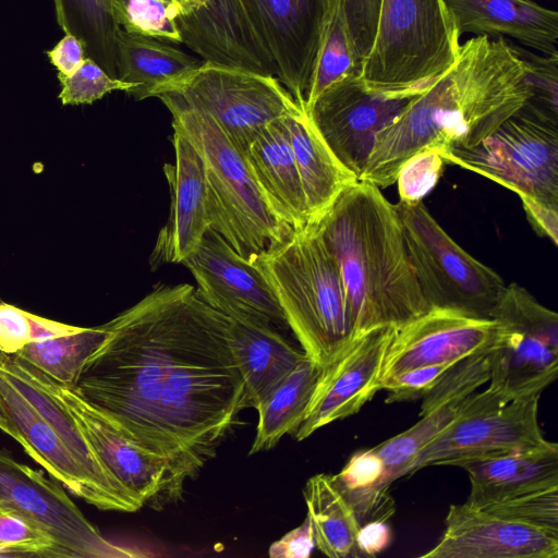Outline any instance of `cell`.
<instances>
[{
    "label": "cell",
    "instance_id": "4dcf8cb0",
    "mask_svg": "<svg viewBox=\"0 0 558 558\" xmlns=\"http://www.w3.org/2000/svg\"><path fill=\"white\" fill-rule=\"evenodd\" d=\"M53 4L62 31L78 38L86 56L118 78L116 44L121 27L111 0H53Z\"/></svg>",
    "mask_w": 558,
    "mask_h": 558
},
{
    "label": "cell",
    "instance_id": "9c48e42d",
    "mask_svg": "<svg viewBox=\"0 0 558 558\" xmlns=\"http://www.w3.org/2000/svg\"><path fill=\"white\" fill-rule=\"evenodd\" d=\"M497 333L489 386L509 402L543 392L558 375V315L517 282L506 284L492 313Z\"/></svg>",
    "mask_w": 558,
    "mask_h": 558
},
{
    "label": "cell",
    "instance_id": "2e32d148",
    "mask_svg": "<svg viewBox=\"0 0 558 558\" xmlns=\"http://www.w3.org/2000/svg\"><path fill=\"white\" fill-rule=\"evenodd\" d=\"M393 330L395 326H380L355 336L322 367L303 422L294 434L298 440L357 413L380 390V371Z\"/></svg>",
    "mask_w": 558,
    "mask_h": 558
},
{
    "label": "cell",
    "instance_id": "e0dca14e",
    "mask_svg": "<svg viewBox=\"0 0 558 558\" xmlns=\"http://www.w3.org/2000/svg\"><path fill=\"white\" fill-rule=\"evenodd\" d=\"M47 380L83 430L102 464L130 496L142 507L166 505L170 474L168 461L123 435L74 387L59 384L48 376Z\"/></svg>",
    "mask_w": 558,
    "mask_h": 558
},
{
    "label": "cell",
    "instance_id": "f907efd6",
    "mask_svg": "<svg viewBox=\"0 0 558 558\" xmlns=\"http://www.w3.org/2000/svg\"><path fill=\"white\" fill-rule=\"evenodd\" d=\"M0 429L3 430L9 436H11L24 449V447H25L24 441H23L21 435L19 434L17 429L13 425L12 421L5 413L4 408L1 404V401H0Z\"/></svg>",
    "mask_w": 558,
    "mask_h": 558
},
{
    "label": "cell",
    "instance_id": "e575fe53",
    "mask_svg": "<svg viewBox=\"0 0 558 558\" xmlns=\"http://www.w3.org/2000/svg\"><path fill=\"white\" fill-rule=\"evenodd\" d=\"M474 393L420 416V421L410 428L373 447L384 463L390 485L411 474L417 452L468 409Z\"/></svg>",
    "mask_w": 558,
    "mask_h": 558
},
{
    "label": "cell",
    "instance_id": "ffe728a7",
    "mask_svg": "<svg viewBox=\"0 0 558 558\" xmlns=\"http://www.w3.org/2000/svg\"><path fill=\"white\" fill-rule=\"evenodd\" d=\"M422 558H557L558 536L469 504L451 505L439 542Z\"/></svg>",
    "mask_w": 558,
    "mask_h": 558
},
{
    "label": "cell",
    "instance_id": "30bf717a",
    "mask_svg": "<svg viewBox=\"0 0 558 558\" xmlns=\"http://www.w3.org/2000/svg\"><path fill=\"white\" fill-rule=\"evenodd\" d=\"M165 94L207 113L242 156L268 124L304 108L275 75L208 62Z\"/></svg>",
    "mask_w": 558,
    "mask_h": 558
},
{
    "label": "cell",
    "instance_id": "7c38bea8",
    "mask_svg": "<svg viewBox=\"0 0 558 558\" xmlns=\"http://www.w3.org/2000/svg\"><path fill=\"white\" fill-rule=\"evenodd\" d=\"M0 507L47 531L68 558L134 557L106 539L70 498L62 484L0 450Z\"/></svg>",
    "mask_w": 558,
    "mask_h": 558
},
{
    "label": "cell",
    "instance_id": "7a4b0ae2",
    "mask_svg": "<svg viewBox=\"0 0 558 558\" xmlns=\"http://www.w3.org/2000/svg\"><path fill=\"white\" fill-rule=\"evenodd\" d=\"M523 60L504 37L475 36L461 44L451 68L375 136L359 180L395 184L401 165L421 149L439 154L470 148L493 134L527 101Z\"/></svg>",
    "mask_w": 558,
    "mask_h": 558
},
{
    "label": "cell",
    "instance_id": "d6986e66",
    "mask_svg": "<svg viewBox=\"0 0 558 558\" xmlns=\"http://www.w3.org/2000/svg\"><path fill=\"white\" fill-rule=\"evenodd\" d=\"M182 44L204 62L276 75L275 63L254 32L241 0H172Z\"/></svg>",
    "mask_w": 558,
    "mask_h": 558
},
{
    "label": "cell",
    "instance_id": "44dd1931",
    "mask_svg": "<svg viewBox=\"0 0 558 558\" xmlns=\"http://www.w3.org/2000/svg\"><path fill=\"white\" fill-rule=\"evenodd\" d=\"M174 163H166L171 204L160 229L149 264H182L199 246L210 227L202 159L192 143L173 130Z\"/></svg>",
    "mask_w": 558,
    "mask_h": 558
},
{
    "label": "cell",
    "instance_id": "3957f363",
    "mask_svg": "<svg viewBox=\"0 0 558 558\" xmlns=\"http://www.w3.org/2000/svg\"><path fill=\"white\" fill-rule=\"evenodd\" d=\"M345 289L353 338L398 327L429 306L412 267L396 204L357 180L315 223Z\"/></svg>",
    "mask_w": 558,
    "mask_h": 558
},
{
    "label": "cell",
    "instance_id": "7dc6e473",
    "mask_svg": "<svg viewBox=\"0 0 558 558\" xmlns=\"http://www.w3.org/2000/svg\"><path fill=\"white\" fill-rule=\"evenodd\" d=\"M47 57L58 70V75L69 76L82 65L87 56L82 41L71 34H65L47 51Z\"/></svg>",
    "mask_w": 558,
    "mask_h": 558
},
{
    "label": "cell",
    "instance_id": "5b68a950",
    "mask_svg": "<svg viewBox=\"0 0 558 558\" xmlns=\"http://www.w3.org/2000/svg\"><path fill=\"white\" fill-rule=\"evenodd\" d=\"M157 98L202 159L210 227L246 259L286 239L293 230L267 206L244 157L217 123L168 94Z\"/></svg>",
    "mask_w": 558,
    "mask_h": 558
},
{
    "label": "cell",
    "instance_id": "836d02e7",
    "mask_svg": "<svg viewBox=\"0 0 558 558\" xmlns=\"http://www.w3.org/2000/svg\"><path fill=\"white\" fill-rule=\"evenodd\" d=\"M104 326L33 341L16 354L17 357L46 374L54 381L74 387L83 366L105 339Z\"/></svg>",
    "mask_w": 558,
    "mask_h": 558
},
{
    "label": "cell",
    "instance_id": "f6af8a7d",
    "mask_svg": "<svg viewBox=\"0 0 558 558\" xmlns=\"http://www.w3.org/2000/svg\"><path fill=\"white\" fill-rule=\"evenodd\" d=\"M342 1L352 39L363 63L374 40L380 0Z\"/></svg>",
    "mask_w": 558,
    "mask_h": 558
},
{
    "label": "cell",
    "instance_id": "b9f144b4",
    "mask_svg": "<svg viewBox=\"0 0 558 558\" xmlns=\"http://www.w3.org/2000/svg\"><path fill=\"white\" fill-rule=\"evenodd\" d=\"M445 165L435 149H421L410 156L399 168L395 182L398 185L399 202H422L438 183Z\"/></svg>",
    "mask_w": 558,
    "mask_h": 558
},
{
    "label": "cell",
    "instance_id": "484cf974",
    "mask_svg": "<svg viewBox=\"0 0 558 558\" xmlns=\"http://www.w3.org/2000/svg\"><path fill=\"white\" fill-rule=\"evenodd\" d=\"M229 322L231 348L244 384V405L256 409L306 354L270 324L245 318Z\"/></svg>",
    "mask_w": 558,
    "mask_h": 558
},
{
    "label": "cell",
    "instance_id": "603a6c76",
    "mask_svg": "<svg viewBox=\"0 0 558 558\" xmlns=\"http://www.w3.org/2000/svg\"><path fill=\"white\" fill-rule=\"evenodd\" d=\"M0 401L24 441V451L51 478L100 510L118 511L114 502L72 457L53 427L1 372Z\"/></svg>",
    "mask_w": 558,
    "mask_h": 558
},
{
    "label": "cell",
    "instance_id": "f546056e",
    "mask_svg": "<svg viewBox=\"0 0 558 558\" xmlns=\"http://www.w3.org/2000/svg\"><path fill=\"white\" fill-rule=\"evenodd\" d=\"M303 494L317 548L331 558L360 557L356 535L361 523L332 475L312 476Z\"/></svg>",
    "mask_w": 558,
    "mask_h": 558
},
{
    "label": "cell",
    "instance_id": "74e56055",
    "mask_svg": "<svg viewBox=\"0 0 558 558\" xmlns=\"http://www.w3.org/2000/svg\"><path fill=\"white\" fill-rule=\"evenodd\" d=\"M477 509L558 536V485L513 495Z\"/></svg>",
    "mask_w": 558,
    "mask_h": 558
},
{
    "label": "cell",
    "instance_id": "681fc988",
    "mask_svg": "<svg viewBox=\"0 0 558 558\" xmlns=\"http://www.w3.org/2000/svg\"><path fill=\"white\" fill-rule=\"evenodd\" d=\"M526 217L534 231L558 243V209L534 201H521Z\"/></svg>",
    "mask_w": 558,
    "mask_h": 558
},
{
    "label": "cell",
    "instance_id": "d4e9b609",
    "mask_svg": "<svg viewBox=\"0 0 558 558\" xmlns=\"http://www.w3.org/2000/svg\"><path fill=\"white\" fill-rule=\"evenodd\" d=\"M243 157L275 216L292 230L305 227L308 222L306 202L284 116L268 124Z\"/></svg>",
    "mask_w": 558,
    "mask_h": 558
},
{
    "label": "cell",
    "instance_id": "c3c4849f",
    "mask_svg": "<svg viewBox=\"0 0 558 558\" xmlns=\"http://www.w3.org/2000/svg\"><path fill=\"white\" fill-rule=\"evenodd\" d=\"M392 533L386 520H372L361 524L356 535L359 556L374 557L391 543Z\"/></svg>",
    "mask_w": 558,
    "mask_h": 558
},
{
    "label": "cell",
    "instance_id": "f1b7e54d",
    "mask_svg": "<svg viewBox=\"0 0 558 558\" xmlns=\"http://www.w3.org/2000/svg\"><path fill=\"white\" fill-rule=\"evenodd\" d=\"M322 367L305 356L256 407L258 423L248 454L274 448L298 430L314 393Z\"/></svg>",
    "mask_w": 558,
    "mask_h": 558
},
{
    "label": "cell",
    "instance_id": "d590c367",
    "mask_svg": "<svg viewBox=\"0 0 558 558\" xmlns=\"http://www.w3.org/2000/svg\"><path fill=\"white\" fill-rule=\"evenodd\" d=\"M493 343L450 365L435 387L422 399L420 416L464 399L488 383Z\"/></svg>",
    "mask_w": 558,
    "mask_h": 558
},
{
    "label": "cell",
    "instance_id": "d6a6232c",
    "mask_svg": "<svg viewBox=\"0 0 558 558\" xmlns=\"http://www.w3.org/2000/svg\"><path fill=\"white\" fill-rule=\"evenodd\" d=\"M362 60L352 39L342 0H330L319 50L305 100L307 110L330 85L360 76Z\"/></svg>",
    "mask_w": 558,
    "mask_h": 558
},
{
    "label": "cell",
    "instance_id": "4fadbf2b",
    "mask_svg": "<svg viewBox=\"0 0 558 558\" xmlns=\"http://www.w3.org/2000/svg\"><path fill=\"white\" fill-rule=\"evenodd\" d=\"M330 0H241L276 77L305 108Z\"/></svg>",
    "mask_w": 558,
    "mask_h": 558
},
{
    "label": "cell",
    "instance_id": "ba28073f",
    "mask_svg": "<svg viewBox=\"0 0 558 558\" xmlns=\"http://www.w3.org/2000/svg\"><path fill=\"white\" fill-rule=\"evenodd\" d=\"M440 156L445 163L511 190L521 201L558 209V119L523 106L477 145Z\"/></svg>",
    "mask_w": 558,
    "mask_h": 558
},
{
    "label": "cell",
    "instance_id": "1f68e13d",
    "mask_svg": "<svg viewBox=\"0 0 558 558\" xmlns=\"http://www.w3.org/2000/svg\"><path fill=\"white\" fill-rule=\"evenodd\" d=\"M332 480L353 507L361 524L372 520L387 521L392 515L395 506L388 493L390 484L374 448L353 453Z\"/></svg>",
    "mask_w": 558,
    "mask_h": 558
},
{
    "label": "cell",
    "instance_id": "f35d334b",
    "mask_svg": "<svg viewBox=\"0 0 558 558\" xmlns=\"http://www.w3.org/2000/svg\"><path fill=\"white\" fill-rule=\"evenodd\" d=\"M8 556L68 557L47 531L25 515L0 507V557Z\"/></svg>",
    "mask_w": 558,
    "mask_h": 558
},
{
    "label": "cell",
    "instance_id": "8fae6325",
    "mask_svg": "<svg viewBox=\"0 0 558 558\" xmlns=\"http://www.w3.org/2000/svg\"><path fill=\"white\" fill-rule=\"evenodd\" d=\"M539 397L507 402L488 388L475 392L468 409L417 452L411 473L461 457L545 444L538 422Z\"/></svg>",
    "mask_w": 558,
    "mask_h": 558
},
{
    "label": "cell",
    "instance_id": "6da1fadb",
    "mask_svg": "<svg viewBox=\"0 0 558 558\" xmlns=\"http://www.w3.org/2000/svg\"><path fill=\"white\" fill-rule=\"evenodd\" d=\"M102 326L74 388L168 461L166 504L175 501L245 409L229 318L182 283L157 287Z\"/></svg>",
    "mask_w": 558,
    "mask_h": 558
},
{
    "label": "cell",
    "instance_id": "5bb4252c",
    "mask_svg": "<svg viewBox=\"0 0 558 558\" xmlns=\"http://www.w3.org/2000/svg\"><path fill=\"white\" fill-rule=\"evenodd\" d=\"M182 264L197 284L196 294L227 317L253 319L279 330L289 328L263 275L211 227Z\"/></svg>",
    "mask_w": 558,
    "mask_h": 558
},
{
    "label": "cell",
    "instance_id": "cb8c5ba5",
    "mask_svg": "<svg viewBox=\"0 0 558 558\" xmlns=\"http://www.w3.org/2000/svg\"><path fill=\"white\" fill-rule=\"evenodd\" d=\"M458 34L511 37L544 54L557 53L558 12L532 0H442Z\"/></svg>",
    "mask_w": 558,
    "mask_h": 558
},
{
    "label": "cell",
    "instance_id": "9a60e30c",
    "mask_svg": "<svg viewBox=\"0 0 558 558\" xmlns=\"http://www.w3.org/2000/svg\"><path fill=\"white\" fill-rule=\"evenodd\" d=\"M412 98L372 92L355 76L327 87L306 111L337 158L359 180L375 136Z\"/></svg>",
    "mask_w": 558,
    "mask_h": 558
},
{
    "label": "cell",
    "instance_id": "4316f807",
    "mask_svg": "<svg viewBox=\"0 0 558 558\" xmlns=\"http://www.w3.org/2000/svg\"><path fill=\"white\" fill-rule=\"evenodd\" d=\"M284 121L305 196L307 225H315L357 178L337 158L305 108L284 116Z\"/></svg>",
    "mask_w": 558,
    "mask_h": 558
},
{
    "label": "cell",
    "instance_id": "7bdbcfd3",
    "mask_svg": "<svg viewBox=\"0 0 558 558\" xmlns=\"http://www.w3.org/2000/svg\"><path fill=\"white\" fill-rule=\"evenodd\" d=\"M452 364L421 366L404 371L383 380L379 389L387 391L386 403L423 399Z\"/></svg>",
    "mask_w": 558,
    "mask_h": 558
},
{
    "label": "cell",
    "instance_id": "277c9868",
    "mask_svg": "<svg viewBox=\"0 0 558 558\" xmlns=\"http://www.w3.org/2000/svg\"><path fill=\"white\" fill-rule=\"evenodd\" d=\"M248 260L274 292L302 350L318 366L353 339L339 268L316 225L293 230Z\"/></svg>",
    "mask_w": 558,
    "mask_h": 558
},
{
    "label": "cell",
    "instance_id": "83f0119b",
    "mask_svg": "<svg viewBox=\"0 0 558 558\" xmlns=\"http://www.w3.org/2000/svg\"><path fill=\"white\" fill-rule=\"evenodd\" d=\"M118 78L132 86L136 100L169 93L187 80L204 61L159 39L128 33L117 36Z\"/></svg>",
    "mask_w": 558,
    "mask_h": 558
},
{
    "label": "cell",
    "instance_id": "52a82bcc",
    "mask_svg": "<svg viewBox=\"0 0 558 558\" xmlns=\"http://www.w3.org/2000/svg\"><path fill=\"white\" fill-rule=\"evenodd\" d=\"M408 254L429 307L492 318L506 283L464 251L422 202L396 204Z\"/></svg>",
    "mask_w": 558,
    "mask_h": 558
},
{
    "label": "cell",
    "instance_id": "8d00e7d4",
    "mask_svg": "<svg viewBox=\"0 0 558 558\" xmlns=\"http://www.w3.org/2000/svg\"><path fill=\"white\" fill-rule=\"evenodd\" d=\"M114 17L128 33L182 44L172 0H111Z\"/></svg>",
    "mask_w": 558,
    "mask_h": 558
},
{
    "label": "cell",
    "instance_id": "ee69618b",
    "mask_svg": "<svg viewBox=\"0 0 558 558\" xmlns=\"http://www.w3.org/2000/svg\"><path fill=\"white\" fill-rule=\"evenodd\" d=\"M38 315L0 301V352L14 355L37 340Z\"/></svg>",
    "mask_w": 558,
    "mask_h": 558
},
{
    "label": "cell",
    "instance_id": "ac0fdd59",
    "mask_svg": "<svg viewBox=\"0 0 558 558\" xmlns=\"http://www.w3.org/2000/svg\"><path fill=\"white\" fill-rule=\"evenodd\" d=\"M497 333L493 318L429 307L417 317L395 327L379 384L404 371L454 363L490 345Z\"/></svg>",
    "mask_w": 558,
    "mask_h": 558
},
{
    "label": "cell",
    "instance_id": "8992f818",
    "mask_svg": "<svg viewBox=\"0 0 558 558\" xmlns=\"http://www.w3.org/2000/svg\"><path fill=\"white\" fill-rule=\"evenodd\" d=\"M460 46L442 0H380L360 80L372 92L412 98L451 68Z\"/></svg>",
    "mask_w": 558,
    "mask_h": 558
},
{
    "label": "cell",
    "instance_id": "bcb514c9",
    "mask_svg": "<svg viewBox=\"0 0 558 558\" xmlns=\"http://www.w3.org/2000/svg\"><path fill=\"white\" fill-rule=\"evenodd\" d=\"M314 532L310 519L272 543L269 556L274 558H306L315 547Z\"/></svg>",
    "mask_w": 558,
    "mask_h": 558
},
{
    "label": "cell",
    "instance_id": "ab89813d",
    "mask_svg": "<svg viewBox=\"0 0 558 558\" xmlns=\"http://www.w3.org/2000/svg\"><path fill=\"white\" fill-rule=\"evenodd\" d=\"M512 46L524 62L531 90L524 106L543 116L558 119V52L538 56L518 45Z\"/></svg>",
    "mask_w": 558,
    "mask_h": 558
},
{
    "label": "cell",
    "instance_id": "60d3db41",
    "mask_svg": "<svg viewBox=\"0 0 558 558\" xmlns=\"http://www.w3.org/2000/svg\"><path fill=\"white\" fill-rule=\"evenodd\" d=\"M58 78L61 85L59 99L64 106L89 105L113 90L128 94L132 88L130 84L110 76L89 57L74 73L69 76L58 75Z\"/></svg>",
    "mask_w": 558,
    "mask_h": 558
},
{
    "label": "cell",
    "instance_id": "7402d4cb",
    "mask_svg": "<svg viewBox=\"0 0 558 558\" xmlns=\"http://www.w3.org/2000/svg\"><path fill=\"white\" fill-rule=\"evenodd\" d=\"M445 465L466 471L471 490L465 502L480 508L513 495L558 485V445L547 440L531 448L461 457Z\"/></svg>",
    "mask_w": 558,
    "mask_h": 558
}]
</instances>
